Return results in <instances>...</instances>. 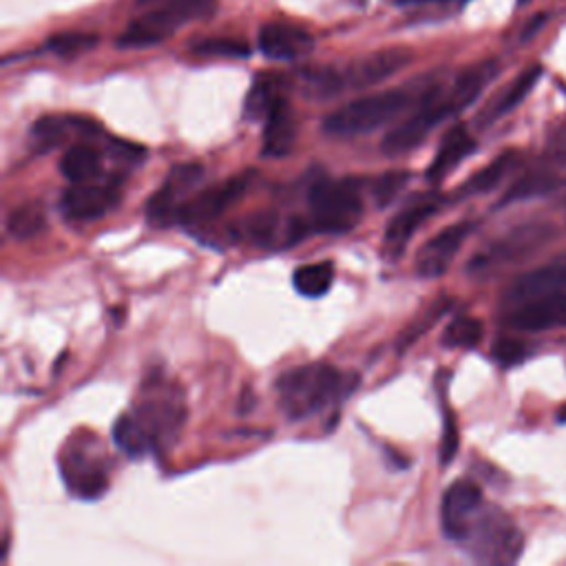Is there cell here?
Wrapping results in <instances>:
<instances>
[{
    "mask_svg": "<svg viewBox=\"0 0 566 566\" xmlns=\"http://www.w3.org/2000/svg\"><path fill=\"white\" fill-rule=\"evenodd\" d=\"M358 376L330 363H308L283 372L276 379V401L291 421H304L356 392Z\"/></svg>",
    "mask_w": 566,
    "mask_h": 566,
    "instance_id": "obj_1",
    "label": "cell"
},
{
    "mask_svg": "<svg viewBox=\"0 0 566 566\" xmlns=\"http://www.w3.org/2000/svg\"><path fill=\"white\" fill-rule=\"evenodd\" d=\"M438 78L427 75L399 89L372 93V96L356 98L345 107L332 111L323 120V131L332 138H358L379 131L401 118L408 109L416 107L425 93L436 84Z\"/></svg>",
    "mask_w": 566,
    "mask_h": 566,
    "instance_id": "obj_2",
    "label": "cell"
},
{
    "mask_svg": "<svg viewBox=\"0 0 566 566\" xmlns=\"http://www.w3.org/2000/svg\"><path fill=\"white\" fill-rule=\"evenodd\" d=\"M414 54L403 47L381 49L347 62L345 67H319L302 75L306 96L313 101H330L347 91L379 84L412 62Z\"/></svg>",
    "mask_w": 566,
    "mask_h": 566,
    "instance_id": "obj_3",
    "label": "cell"
},
{
    "mask_svg": "<svg viewBox=\"0 0 566 566\" xmlns=\"http://www.w3.org/2000/svg\"><path fill=\"white\" fill-rule=\"evenodd\" d=\"M458 544L479 564L505 566L520 559L524 535L500 507L485 503L467 524Z\"/></svg>",
    "mask_w": 566,
    "mask_h": 566,
    "instance_id": "obj_4",
    "label": "cell"
},
{
    "mask_svg": "<svg viewBox=\"0 0 566 566\" xmlns=\"http://www.w3.org/2000/svg\"><path fill=\"white\" fill-rule=\"evenodd\" d=\"M308 207L315 233L345 235L363 220L361 181L352 177L315 179L308 191Z\"/></svg>",
    "mask_w": 566,
    "mask_h": 566,
    "instance_id": "obj_5",
    "label": "cell"
},
{
    "mask_svg": "<svg viewBox=\"0 0 566 566\" xmlns=\"http://www.w3.org/2000/svg\"><path fill=\"white\" fill-rule=\"evenodd\" d=\"M213 12L215 0H160V3L144 8V12L129 23L116 45L120 49H144L160 45L186 23L207 19Z\"/></svg>",
    "mask_w": 566,
    "mask_h": 566,
    "instance_id": "obj_6",
    "label": "cell"
},
{
    "mask_svg": "<svg viewBox=\"0 0 566 566\" xmlns=\"http://www.w3.org/2000/svg\"><path fill=\"white\" fill-rule=\"evenodd\" d=\"M555 235V228L546 222L520 224L505 235L490 241L481 252L471 257L467 272L471 276H492L498 270L520 263L546 246Z\"/></svg>",
    "mask_w": 566,
    "mask_h": 566,
    "instance_id": "obj_7",
    "label": "cell"
},
{
    "mask_svg": "<svg viewBox=\"0 0 566 566\" xmlns=\"http://www.w3.org/2000/svg\"><path fill=\"white\" fill-rule=\"evenodd\" d=\"M138 432L142 434L149 453L162 449L179 436L184 425V401L175 388H166L164 384H155L153 388H144V397L140 405L129 412Z\"/></svg>",
    "mask_w": 566,
    "mask_h": 566,
    "instance_id": "obj_8",
    "label": "cell"
},
{
    "mask_svg": "<svg viewBox=\"0 0 566 566\" xmlns=\"http://www.w3.org/2000/svg\"><path fill=\"white\" fill-rule=\"evenodd\" d=\"M60 476L75 498H101L109 487V469L98 443L69 440L60 453Z\"/></svg>",
    "mask_w": 566,
    "mask_h": 566,
    "instance_id": "obj_9",
    "label": "cell"
},
{
    "mask_svg": "<svg viewBox=\"0 0 566 566\" xmlns=\"http://www.w3.org/2000/svg\"><path fill=\"white\" fill-rule=\"evenodd\" d=\"M252 175H255L252 170L235 175L222 184L207 188V191L193 196L191 200H186L177 211L175 224L186 226V228H198V226L215 222L246 196L248 186L252 181Z\"/></svg>",
    "mask_w": 566,
    "mask_h": 566,
    "instance_id": "obj_10",
    "label": "cell"
},
{
    "mask_svg": "<svg viewBox=\"0 0 566 566\" xmlns=\"http://www.w3.org/2000/svg\"><path fill=\"white\" fill-rule=\"evenodd\" d=\"M122 202L120 179L71 184L60 198V213L69 222H96Z\"/></svg>",
    "mask_w": 566,
    "mask_h": 566,
    "instance_id": "obj_11",
    "label": "cell"
},
{
    "mask_svg": "<svg viewBox=\"0 0 566 566\" xmlns=\"http://www.w3.org/2000/svg\"><path fill=\"white\" fill-rule=\"evenodd\" d=\"M204 179V166L198 162H186L170 168L164 184L153 193L146 204V220L153 226H173L179 207L191 200L188 196L196 193V188Z\"/></svg>",
    "mask_w": 566,
    "mask_h": 566,
    "instance_id": "obj_12",
    "label": "cell"
},
{
    "mask_svg": "<svg viewBox=\"0 0 566 566\" xmlns=\"http://www.w3.org/2000/svg\"><path fill=\"white\" fill-rule=\"evenodd\" d=\"M559 295H566V257L555 259L542 268L529 270L518 279H514V283L503 297V304L511 308L524 302L559 297Z\"/></svg>",
    "mask_w": 566,
    "mask_h": 566,
    "instance_id": "obj_13",
    "label": "cell"
},
{
    "mask_svg": "<svg viewBox=\"0 0 566 566\" xmlns=\"http://www.w3.org/2000/svg\"><path fill=\"white\" fill-rule=\"evenodd\" d=\"M476 224L474 222H458L434 235L416 255V272L418 276L425 279H436L443 276L456 255L460 252L462 244L469 239V235L474 233Z\"/></svg>",
    "mask_w": 566,
    "mask_h": 566,
    "instance_id": "obj_14",
    "label": "cell"
},
{
    "mask_svg": "<svg viewBox=\"0 0 566 566\" xmlns=\"http://www.w3.org/2000/svg\"><path fill=\"white\" fill-rule=\"evenodd\" d=\"M445 200L436 193L432 196H416L408 207H403L388 224L384 246L390 257H401L405 246L412 241L416 231L429 222L440 209Z\"/></svg>",
    "mask_w": 566,
    "mask_h": 566,
    "instance_id": "obj_15",
    "label": "cell"
},
{
    "mask_svg": "<svg viewBox=\"0 0 566 566\" xmlns=\"http://www.w3.org/2000/svg\"><path fill=\"white\" fill-rule=\"evenodd\" d=\"M485 505L483 498V490L474 483V481H458L453 483L445 496H443V505H440V522H443V531L449 540L458 542L467 529V524L471 522L481 507Z\"/></svg>",
    "mask_w": 566,
    "mask_h": 566,
    "instance_id": "obj_16",
    "label": "cell"
},
{
    "mask_svg": "<svg viewBox=\"0 0 566 566\" xmlns=\"http://www.w3.org/2000/svg\"><path fill=\"white\" fill-rule=\"evenodd\" d=\"M507 326L520 332H544L566 326V295L524 302L507 308Z\"/></svg>",
    "mask_w": 566,
    "mask_h": 566,
    "instance_id": "obj_17",
    "label": "cell"
},
{
    "mask_svg": "<svg viewBox=\"0 0 566 566\" xmlns=\"http://www.w3.org/2000/svg\"><path fill=\"white\" fill-rule=\"evenodd\" d=\"M103 129L98 122H93L82 116H45L32 127V142L38 151H51L67 142L69 138L93 140L101 135Z\"/></svg>",
    "mask_w": 566,
    "mask_h": 566,
    "instance_id": "obj_18",
    "label": "cell"
},
{
    "mask_svg": "<svg viewBox=\"0 0 566 566\" xmlns=\"http://www.w3.org/2000/svg\"><path fill=\"white\" fill-rule=\"evenodd\" d=\"M498 73H500V64L496 60H481L476 64L462 69L445 89V98L453 116L474 105L481 98V93L496 80Z\"/></svg>",
    "mask_w": 566,
    "mask_h": 566,
    "instance_id": "obj_19",
    "label": "cell"
},
{
    "mask_svg": "<svg viewBox=\"0 0 566 566\" xmlns=\"http://www.w3.org/2000/svg\"><path fill=\"white\" fill-rule=\"evenodd\" d=\"M259 49L272 60H299L315 51V38L302 27L270 23L259 30Z\"/></svg>",
    "mask_w": 566,
    "mask_h": 566,
    "instance_id": "obj_20",
    "label": "cell"
},
{
    "mask_svg": "<svg viewBox=\"0 0 566 566\" xmlns=\"http://www.w3.org/2000/svg\"><path fill=\"white\" fill-rule=\"evenodd\" d=\"M540 78H542L540 64H531L529 69H524L516 80H511L498 93V96H494V101H490L487 107L479 114V118H476L479 127H490V125L498 122L500 118H505L507 114H511L518 105H522L529 93L533 91V86L540 82Z\"/></svg>",
    "mask_w": 566,
    "mask_h": 566,
    "instance_id": "obj_21",
    "label": "cell"
},
{
    "mask_svg": "<svg viewBox=\"0 0 566 566\" xmlns=\"http://www.w3.org/2000/svg\"><path fill=\"white\" fill-rule=\"evenodd\" d=\"M474 151H476V140L471 138L467 127H462V125L451 127L443 135V142H440V146H438V151H436V155H434L425 177L432 184L443 181L451 170H456L460 166L462 160H467Z\"/></svg>",
    "mask_w": 566,
    "mask_h": 566,
    "instance_id": "obj_22",
    "label": "cell"
},
{
    "mask_svg": "<svg viewBox=\"0 0 566 566\" xmlns=\"http://www.w3.org/2000/svg\"><path fill=\"white\" fill-rule=\"evenodd\" d=\"M297 142V118L291 103L283 98L266 118L263 157H286Z\"/></svg>",
    "mask_w": 566,
    "mask_h": 566,
    "instance_id": "obj_23",
    "label": "cell"
},
{
    "mask_svg": "<svg viewBox=\"0 0 566 566\" xmlns=\"http://www.w3.org/2000/svg\"><path fill=\"white\" fill-rule=\"evenodd\" d=\"M520 164V153L518 151H505L500 153L492 164H487L485 168H481L476 175H471L458 191H456V200L462 198H474V196H485L490 191H494L496 186H500L505 181V177L509 173L516 170V166Z\"/></svg>",
    "mask_w": 566,
    "mask_h": 566,
    "instance_id": "obj_24",
    "label": "cell"
},
{
    "mask_svg": "<svg viewBox=\"0 0 566 566\" xmlns=\"http://www.w3.org/2000/svg\"><path fill=\"white\" fill-rule=\"evenodd\" d=\"M60 173L71 184L98 179L103 175V153L89 144V140H82L64 151L60 160Z\"/></svg>",
    "mask_w": 566,
    "mask_h": 566,
    "instance_id": "obj_25",
    "label": "cell"
},
{
    "mask_svg": "<svg viewBox=\"0 0 566 566\" xmlns=\"http://www.w3.org/2000/svg\"><path fill=\"white\" fill-rule=\"evenodd\" d=\"M283 80L274 73H261L252 82L246 103H244V118L248 120H263L270 116V111L283 101Z\"/></svg>",
    "mask_w": 566,
    "mask_h": 566,
    "instance_id": "obj_26",
    "label": "cell"
},
{
    "mask_svg": "<svg viewBox=\"0 0 566 566\" xmlns=\"http://www.w3.org/2000/svg\"><path fill=\"white\" fill-rule=\"evenodd\" d=\"M562 184L564 181L555 173H551L546 168L529 170L518 181H514V186L505 193L500 204L505 207V204H514V202H524V200H531V198L549 196V193L557 191Z\"/></svg>",
    "mask_w": 566,
    "mask_h": 566,
    "instance_id": "obj_27",
    "label": "cell"
},
{
    "mask_svg": "<svg viewBox=\"0 0 566 566\" xmlns=\"http://www.w3.org/2000/svg\"><path fill=\"white\" fill-rule=\"evenodd\" d=\"M332 281H334V266L330 261L306 263L297 268L293 274L295 291L308 299L326 297L332 288Z\"/></svg>",
    "mask_w": 566,
    "mask_h": 566,
    "instance_id": "obj_28",
    "label": "cell"
},
{
    "mask_svg": "<svg viewBox=\"0 0 566 566\" xmlns=\"http://www.w3.org/2000/svg\"><path fill=\"white\" fill-rule=\"evenodd\" d=\"M45 228H47V215H45V209L36 202L14 209L8 217V233L21 241L43 235Z\"/></svg>",
    "mask_w": 566,
    "mask_h": 566,
    "instance_id": "obj_29",
    "label": "cell"
},
{
    "mask_svg": "<svg viewBox=\"0 0 566 566\" xmlns=\"http://www.w3.org/2000/svg\"><path fill=\"white\" fill-rule=\"evenodd\" d=\"M485 337V328L474 317H456L443 332V345L453 350H474Z\"/></svg>",
    "mask_w": 566,
    "mask_h": 566,
    "instance_id": "obj_30",
    "label": "cell"
},
{
    "mask_svg": "<svg viewBox=\"0 0 566 566\" xmlns=\"http://www.w3.org/2000/svg\"><path fill=\"white\" fill-rule=\"evenodd\" d=\"M410 170H388L381 177H376L372 184V198L379 209H388L403 193V188L410 184Z\"/></svg>",
    "mask_w": 566,
    "mask_h": 566,
    "instance_id": "obj_31",
    "label": "cell"
},
{
    "mask_svg": "<svg viewBox=\"0 0 566 566\" xmlns=\"http://www.w3.org/2000/svg\"><path fill=\"white\" fill-rule=\"evenodd\" d=\"M98 45V36L96 34H86V32H64L58 34L54 38L47 40V49L62 56V58H71L78 56L82 51H89Z\"/></svg>",
    "mask_w": 566,
    "mask_h": 566,
    "instance_id": "obj_32",
    "label": "cell"
},
{
    "mask_svg": "<svg viewBox=\"0 0 566 566\" xmlns=\"http://www.w3.org/2000/svg\"><path fill=\"white\" fill-rule=\"evenodd\" d=\"M193 54L198 56H215V58H248L250 47L244 40L235 38H204L193 43Z\"/></svg>",
    "mask_w": 566,
    "mask_h": 566,
    "instance_id": "obj_33",
    "label": "cell"
},
{
    "mask_svg": "<svg viewBox=\"0 0 566 566\" xmlns=\"http://www.w3.org/2000/svg\"><path fill=\"white\" fill-rule=\"evenodd\" d=\"M492 356L494 361H498L503 367H516L522 361H527L531 356V347L529 343H524L522 339H514V337H500L494 347H492Z\"/></svg>",
    "mask_w": 566,
    "mask_h": 566,
    "instance_id": "obj_34",
    "label": "cell"
},
{
    "mask_svg": "<svg viewBox=\"0 0 566 566\" xmlns=\"http://www.w3.org/2000/svg\"><path fill=\"white\" fill-rule=\"evenodd\" d=\"M458 443H460V436H458V427H456V418L449 410V405L445 403V429H443V445H440V464L447 467L453 456L458 453Z\"/></svg>",
    "mask_w": 566,
    "mask_h": 566,
    "instance_id": "obj_35",
    "label": "cell"
},
{
    "mask_svg": "<svg viewBox=\"0 0 566 566\" xmlns=\"http://www.w3.org/2000/svg\"><path fill=\"white\" fill-rule=\"evenodd\" d=\"M546 160L555 166L566 168V125L557 127L546 142Z\"/></svg>",
    "mask_w": 566,
    "mask_h": 566,
    "instance_id": "obj_36",
    "label": "cell"
},
{
    "mask_svg": "<svg viewBox=\"0 0 566 566\" xmlns=\"http://www.w3.org/2000/svg\"><path fill=\"white\" fill-rule=\"evenodd\" d=\"M111 155L116 162L125 164V166H138L140 162H144V155L146 151L138 144H131V142H122V140H116L114 146H111Z\"/></svg>",
    "mask_w": 566,
    "mask_h": 566,
    "instance_id": "obj_37",
    "label": "cell"
},
{
    "mask_svg": "<svg viewBox=\"0 0 566 566\" xmlns=\"http://www.w3.org/2000/svg\"><path fill=\"white\" fill-rule=\"evenodd\" d=\"M555 418H557V423L566 425V403H564V405L557 410V416H555Z\"/></svg>",
    "mask_w": 566,
    "mask_h": 566,
    "instance_id": "obj_38",
    "label": "cell"
}]
</instances>
